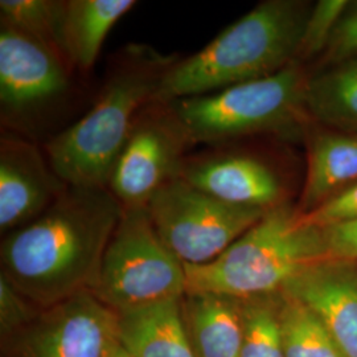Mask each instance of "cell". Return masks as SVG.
Segmentation results:
<instances>
[{
  "mask_svg": "<svg viewBox=\"0 0 357 357\" xmlns=\"http://www.w3.org/2000/svg\"><path fill=\"white\" fill-rule=\"evenodd\" d=\"M7 344L10 357H116L118 314L84 290L41 310Z\"/></svg>",
  "mask_w": 357,
  "mask_h": 357,
  "instance_id": "cell-10",
  "label": "cell"
},
{
  "mask_svg": "<svg viewBox=\"0 0 357 357\" xmlns=\"http://www.w3.org/2000/svg\"><path fill=\"white\" fill-rule=\"evenodd\" d=\"M116 357H130L128 356V354L122 349V347H121V349H119V352H118V355H116Z\"/></svg>",
  "mask_w": 357,
  "mask_h": 357,
  "instance_id": "cell-27",
  "label": "cell"
},
{
  "mask_svg": "<svg viewBox=\"0 0 357 357\" xmlns=\"http://www.w3.org/2000/svg\"><path fill=\"white\" fill-rule=\"evenodd\" d=\"M123 206L107 188L68 185L40 216L1 241V275L38 308L90 290Z\"/></svg>",
  "mask_w": 357,
  "mask_h": 357,
  "instance_id": "cell-1",
  "label": "cell"
},
{
  "mask_svg": "<svg viewBox=\"0 0 357 357\" xmlns=\"http://www.w3.org/2000/svg\"><path fill=\"white\" fill-rule=\"evenodd\" d=\"M328 258L323 229L287 203L266 212L216 258L187 266L185 293H215L250 299L281 293L295 275Z\"/></svg>",
  "mask_w": 357,
  "mask_h": 357,
  "instance_id": "cell-4",
  "label": "cell"
},
{
  "mask_svg": "<svg viewBox=\"0 0 357 357\" xmlns=\"http://www.w3.org/2000/svg\"><path fill=\"white\" fill-rule=\"evenodd\" d=\"M357 181V134L331 128L312 131L298 212L306 215Z\"/></svg>",
  "mask_w": 357,
  "mask_h": 357,
  "instance_id": "cell-15",
  "label": "cell"
},
{
  "mask_svg": "<svg viewBox=\"0 0 357 357\" xmlns=\"http://www.w3.org/2000/svg\"><path fill=\"white\" fill-rule=\"evenodd\" d=\"M180 178L230 204L268 211L286 203L280 174L265 160L248 153L187 158Z\"/></svg>",
  "mask_w": 357,
  "mask_h": 357,
  "instance_id": "cell-13",
  "label": "cell"
},
{
  "mask_svg": "<svg viewBox=\"0 0 357 357\" xmlns=\"http://www.w3.org/2000/svg\"><path fill=\"white\" fill-rule=\"evenodd\" d=\"M323 323L348 357H357V262L326 258L282 289Z\"/></svg>",
  "mask_w": 357,
  "mask_h": 357,
  "instance_id": "cell-12",
  "label": "cell"
},
{
  "mask_svg": "<svg viewBox=\"0 0 357 357\" xmlns=\"http://www.w3.org/2000/svg\"><path fill=\"white\" fill-rule=\"evenodd\" d=\"M302 216L318 228L357 220V181Z\"/></svg>",
  "mask_w": 357,
  "mask_h": 357,
  "instance_id": "cell-25",
  "label": "cell"
},
{
  "mask_svg": "<svg viewBox=\"0 0 357 357\" xmlns=\"http://www.w3.org/2000/svg\"><path fill=\"white\" fill-rule=\"evenodd\" d=\"M357 59V1H349L319 57L321 68H330Z\"/></svg>",
  "mask_w": 357,
  "mask_h": 357,
  "instance_id": "cell-24",
  "label": "cell"
},
{
  "mask_svg": "<svg viewBox=\"0 0 357 357\" xmlns=\"http://www.w3.org/2000/svg\"><path fill=\"white\" fill-rule=\"evenodd\" d=\"M310 7L295 0H266L222 29L203 50L168 69L155 101L209 94L273 76L294 63Z\"/></svg>",
  "mask_w": 357,
  "mask_h": 357,
  "instance_id": "cell-3",
  "label": "cell"
},
{
  "mask_svg": "<svg viewBox=\"0 0 357 357\" xmlns=\"http://www.w3.org/2000/svg\"><path fill=\"white\" fill-rule=\"evenodd\" d=\"M183 318L195 357H240L243 299L215 293H185Z\"/></svg>",
  "mask_w": 357,
  "mask_h": 357,
  "instance_id": "cell-16",
  "label": "cell"
},
{
  "mask_svg": "<svg viewBox=\"0 0 357 357\" xmlns=\"http://www.w3.org/2000/svg\"><path fill=\"white\" fill-rule=\"evenodd\" d=\"M147 209L160 238L187 266L215 261L268 212L225 203L181 178L156 192Z\"/></svg>",
  "mask_w": 357,
  "mask_h": 357,
  "instance_id": "cell-7",
  "label": "cell"
},
{
  "mask_svg": "<svg viewBox=\"0 0 357 357\" xmlns=\"http://www.w3.org/2000/svg\"><path fill=\"white\" fill-rule=\"evenodd\" d=\"M70 65L59 52L0 24V114L4 126L29 131L66 101Z\"/></svg>",
  "mask_w": 357,
  "mask_h": 357,
  "instance_id": "cell-9",
  "label": "cell"
},
{
  "mask_svg": "<svg viewBox=\"0 0 357 357\" xmlns=\"http://www.w3.org/2000/svg\"><path fill=\"white\" fill-rule=\"evenodd\" d=\"M284 357H348L305 305L281 293Z\"/></svg>",
  "mask_w": 357,
  "mask_h": 357,
  "instance_id": "cell-19",
  "label": "cell"
},
{
  "mask_svg": "<svg viewBox=\"0 0 357 357\" xmlns=\"http://www.w3.org/2000/svg\"><path fill=\"white\" fill-rule=\"evenodd\" d=\"M41 308L19 293L4 275L0 274V327L3 339H10L38 318Z\"/></svg>",
  "mask_w": 357,
  "mask_h": 357,
  "instance_id": "cell-23",
  "label": "cell"
},
{
  "mask_svg": "<svg viewBox=\"0 0 357 357\" xmlns=\"http://www.w3.org/2000/svg\"><path fill=\"white\" fill-rule=\"evenodd\" d=\"M191 146L171 103H149L115 160L107 190L123 208L147 206L156 192L181 176Z\"/></svg>",
  "mask_w": 357,
  "mask_h": 357,
  "instance_id": "cell-8",
  "label": "cell"
},
{
  "mask_svg": "<svg viewBox=\"0 0 357 357\" xmlns=\"http://www.w3.org/2000/svg\"><path fill=\"white\" fill-rule=\"evenodd\" d=\"M135 4L134 0L66 1L63 51L70 68L90 72L110 31Z\"/></svg>",
  "mask_w": 357,
  "mask_h": 357,
  "instance_id": "cell-17",
  "label": "cell"
},
{
  "mask_svg": "<svg viewBox=\"0 0 357 357\" xmlns=\"http://www.w3.org/2000/svg\"><path fill=\"white\" fill-rule=\"evenodd\" d=\"M65 3L57 0H1L0 24L10 26L26 38L59 52L65 59Z\"/></svg>",
  "mask_w": 357,
  "mask_h": 357,
  "instance_id": "cell-20",
  "label": "cell"
},
{
  "mask_svg": "<svg viewBox=\"0 0 357 357\" xmlns=\"http://www.w3.org/2000/svg\"><path fill=\"white\" fill-rule=\"evenodd\" d=\"M68 185L47 153L22 137L0 142V231L3 237L36 220Z\"/></svg>",
  "mask_w": 357,
  "mask_h": 357,
  "instance_id": "cell-11",
  "label": "cell"
},
{
  "mask_svg": "<svg viewBox=\"0 0 357 357\" xmlns=\"http://www.w3.org/2000/svg\"><path fill=\"white\" fill-rule=\"evenodd\" d=\"M176 60L144 44H130L118 53L89 112L45 146L52 168L66 185L107 188L137 116L155 102Z\"/></svg>",
  "mask_w": 357,
  "mask_h": 357,
  "instance_id": "cell-2",
  "label": "cell"
},
{
  "mask_svg": "<svg viewBox=\"0 0 357 357\" xmlns=\"http://www.w3.org/2000/svg\"><path fill=\"white\" fill-rule=\"evenodd\" d=\"M90 291L115 312L184 296V264L160 238L147 206L123 208Z\"/></svg>",
  "mask_w": 357,
  "mask_h": 357,
  "instance_id": "cell-6",
  "label": "cell"
},
{
  "mask_svg": "<svg viewBox=\"0 0 357 357\" xmlns=\"http://www.w3.org/2000/svg\"><path fill=\"white\" fill-rule=\"evenodd\" d=\"M305 110L326 128L357 134V59L308 76Z\"/></svg>",
  "mask_w": 357,
  "mask_h": 357,
  "instance_id": "cell-18",
  "label": "cell"
},
{
  "mask_svg": "<svg viewBox=\"0 0 357 357\" xmlns=\"http://www.w3.org/2000/svg\"><path fill=\"white\" fill-rule=\"evenodd\" d=\"M183 298L118 314V336L130 357H195L183 318Z\"/></svg>",
  "mask_w": 357,
  "mask_h": 357,
  "instance_id": "cell-14",
  "label": "cell"
},
{
  "mask_svg": "<svg viewBox=\"0 0 357 357\" xmlns=\"http://www.w3.org/2000/svg\"><path fill=\"white\" fill-rule=\"evenodd\" d=\"M240 357H284L281 293L243 299Z\"/></svg>",
  "mask_w": 357,
  "mask_h": 357,
  "instance_id": "cell-21",
  "label": "cell"
},
{
  "mask_svg": "<svg viewBox=\"0 0 357 357\" xmlns=\"http://www.w3.org/2000/svg\"><path fill=\"white\" fill-rule=\"evenodd\" d=\"M321 229L328 258L357 262V220L335 224Z\"/></svg>",
  "mask_w": 357,
  "mask_h": 357,
  "instance_id": "cell-26",
  "label": "cell"
},
{
  "mask_svg": "<svg viewBox=\"0 0 357 357\" xmlns=\"http://www.w3.org/2000/svg\"><path fill=\"white\" fill-rule=\"evenodd\" d=\"M348 3L347 0H320L311 8L296 57L299 63L303 64L315 57L319 59L323 54Z\"/></svg>",
  "mask_w": 357,
  "mask_h": 357,
  "instance_id": "cell-22",
  "label": "cell"
},
{
  "mask_svg": "<svg viewBox=\"0 0 357 357\" xmlns=\"http://www.w3.org/2000/svg\"><path fill=\"white\" fill-rule=\"evenodd\" d=\"M307 78L303 64L295 60L273 76L167 103L178 115L192 146L283 134L308 118Z\"/></svg>",
  "mask_w": 357,
  "mask_h": 357,
  "instance_id": "cell-5",
  "label": "cell"
}]
</instances>
